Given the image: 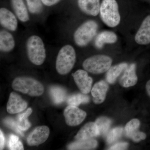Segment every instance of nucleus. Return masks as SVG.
I'll return each instance as SVG.
<instances>
[{"mask_svg": "<svg viewBox=\"0 0 150 150\" xmlns=\"http://www.w3.org/2000/svg\"><path fill=\"white\" fill-rule=\"evenodd\" d=\"M146 90L149 96L150 97V80L147 83L146 86Z\"/></svg>", "mask_w": 150, "mask_h": 150, "instance_id": "f704fd0d", "label": "nucleus"}, {"mask_svg": "<svg viewBox=\"0 0 150 150\" xmlns=\"http://www.w3.org/2000/svg\"><path fill=\"white\" fill-rule=\"evenodd\" d=\"M12 87L14 90L30 96H38L43 94V85L35 79L28 77H19L13 82Z\"/></svg>", "mask_w": 150, "mask_h": 150, "instance_id": "f257e3e1", "label": "nucleus"}, {"mask_svg": "<svg viewBox=\"0 0 150 150\" xmlns=\"http://www.w3.org/2000/svg\"><path fill=\"white\" fill-rule=\"evenodd\" d=\"M97 136H98V129L95 122H89L79 130L75 138L77 141H81L91 139Z\"/></svg>", "mask_w": 150, "mask_h": 150, "instance_id": "dca6fc26", "label": "nucleus"}, {"mask_svg": "<svg viewBox=\"0 0 150 150\" xmlns=\"http://www.w3.org/2000/svg\"><path fill=\"white\" fill-rule=\"evenodd\" d=\"M5 137L1 130L0 131V149H4L5 144Z\"/></svg>", "mask_w": 150, "mask_h": 150, "instance_id": "72a5a7b5", "label": "nucleus"}, {"mask_svg": "<svg viewBox=\"0 0 150 150\" xmlns=\"http://www.w3.org/2000/svg\"><path fill=\"white\" fill-rule=\"evenodd\" d=\"M15 43L13 36L6 30L0 32V49L3 52H9L14 47Z\"/></svg>", "mask_w": 150, "mask_h": 150, "instance_id": "a211bd4d", "label": "nucleus"}, {"mask_svg": "<svg viewBox=\"0 0 150 150\" xmlns=\"http://www.w3.org/2000/svg\"><path fill=\"white\" fill-rule=\"evenodd\" d=\"M109 86L106 82L100 81L94 85L91 90L93 101L96 104H100L104 102Z\"/></svg>", "mask_w": 150, "mask_h": 150, "instance_id": "ddd939ff", "label": "nucleus"}, {"mask_svg": "<svg viewBox=\"0 0 150 150\" xmlns=\"http://www.w3.org/2000/svg\"><path fill=\"white\" fill-rule=\"evenodd\" d=\"M100 13L102 21L109 27H115L120 23L121 17L115 0H103Z\"/></svg>", "mask_w": 150, "mask_h": 150, "instance_id": "7ed1b4c3", "label": "nucleus"}, {"mask_svg": "<svg viewBox=\"0 0 150 150\" xmlns=\"http://www.w3.org/2000/svg\"><path fill=\"white\" fill-rule=\"evenodd\" d=\"M98 129V136H104L110 128L111 121L106 117H100L95 121Z\"/></svg>", "mask_w": 150, "mask_h": 150, "instance_id": "5701e85b", "label": "nucleus"}, {"mask_svg": "<svg viewBox=\"0 0 150 150\" xmlns=\"http://www.w3.org/2000/svg\"><path fill=\"white\" fill-rule=\"evenodd\" d=\"M0 23L3 27L11 31H15L17 28L16 17L6 8H1L0 9Z\"/></svg>", "mask_w": 150, "mask_h": 150, "instance_id": "4468645a", "label": "nucleus"}, {"mask_svg": "<svg viewBox=\"0 0 150 150\" xmlns=\"http://www.w3.org/2000/svg\"><path fill=\"white\" fill-rule=\"evenodd\" d=\"M28 9L31 13H39L42 10V6L41 0H26Z\"/></svg>", "mask_w": 150, "mask_h": 150, "instance_id": "a878e982", "label": "nucleus"}, {"mask_svg": "<svg viewBox=\"0 0 150 150\" xmlns=\"http://www.w3.org/2000/svg\"><path fill=\"white\" fill-rule=\"evenodd\" d=\"M123 128L118 127L114 128L109 132L107 137V142L108 144H111L121 137L123 133Z\"/></svg>", "mask_w": 150, "mask_h": 150, "instance_id": "cd10ccee", "label": "nucleus"}, {"mask_svg": "<svg viewBox=\"0 0 150 150\" xmlns=\"http://www.w3.org/2000/svg\"><path fill=\"white\" fill-rule=\"evenodd\" d=\"M136 65L132 64L123 71L119 79V83L122 87L129 88L137 83L138 77L136 73Z\"/></svg>", "mask_w": 150, "mask_h": 150, "instance_id": "9d476101", "label": "nucleus"}, {"mask_svg": "<svg viewBox=\"0 0 150 150\" xmlns=\"http://www.w3.org/2000/svg\"><path fill=\"white\" fill-rule=\"evenodd\" d=\"M64 115L67 125L75 126L80 125L84 120L87 114L78 106L69 105L65 108Z\"/></svg>", "mask_w": 150, "mask_h": 150, "instance_id": "0eeeda50", "label": "nucleus"}, {"mask_svg": "<svg viewBox=\"0 0 150 150\" xmlns=\"http://www.w3.org/2000/svg\"><path fill=\"white\" fill-rule=\"evenodd\" d=\"M50 93L53 102L59 104L65 101L67 96V92L61 87L54 86L50 89Z\"/></svg>", "mask_w": 150, "mask_h": 150, "instance_id": "4be33fe9", "label": "nucleus"}, {"mask_svg": "<svg viewBox=\"0 0 150 150\" xmlns=\"http://www.w3.org/2000/svg\"><path fill=\"white\" fill-rule=\"evenodd\" d=\"M97 146L96 140L91 139L74 142L68 146V149L69 150H92L95 149Z\"/></svg>", "mask_w": 150, "mask_h": 150, "instance_id": "412c9836", "label": "nucleus"}, {"mask_svg": "<svg viewBox=\"0 0 150 150\" xmlns=\"http://www.w3.org/2000/svg\"><path fill=\"white\" fill-rule=\"evenodd\" d=\"M76 61V54L74 48L67 45L62 47L56 59V67L60 74H67L71 71Z\"/></svg>", "mask_w": 150, "mask_h": 150, "instance_id": "f03ea898", "label": "nucleus"}, {"mask_svg": "<svg viewBox=\"0 0 150 150\" xmlns=\"http://www.w3.org/2000/svg\"><path fill=\"white\" fill-rule=\"evenodd\" d=\"M90 97L86 94L78 93L70 96L67 99V103L70 105L78 106L81 104L87 103Z\"/></svg>", "mask_w": 150, "mask_h": 150, "instance_id": "393cba45", "label": "nucleus"}, {"mask_svg": "<svg viewBox=\"0 0 150 150\" xmlns=\"http://www.w3.org/2000/svg\"><path fill=\"white\" fill-rule=\"evenodd\" d=\"M75 83L82 93H88L91 91L93 79L87 72L83 70H77L72 74Z\"/></svg>", "mask_w": 150, "mask_h": 150, "instance_id": "6e6552de", "label": "nucleus"}, {"mask_svg": "<svg viewBox=\"0 0 150 150\" xmlns=\"http://www.w3.org/2000/svg\"><path fill=\"white\" fill-rule=\"evenodd\" d=\"M140 126V122L138 119L134 118L129 121L125 126L126 136L138 130Z\"/></svg>", "mask_w": 150, "mask_h": 150, "instance_id": "c85d7f7f", "label": "nucleus"}, {"mask_svg": "<svg viewBox=\"0 0 150 150\" xmlns=\"http://www.w3.org/2000/svg\"><path fill=\"white\" fill-rule=\"evenodd\" d=\"M135 40L140 45H147L150 43V15L143 21L135 35Z\"/></svg>", "mask_w": 150, "mask_h": 150, "instance_id": "f8f14e48", "label": "nucleus"}, {"mask_svg": "<svg viewBox=\"0 0 150 150\" xmlns=\"http://www.w3.org/2000/svg\"><path fill=\"white\" fill-rule=\"evenodd\" d=\"M117 39V35L114 33L109 31H103L97 36L95 45L96 48L100 49L105 43H115Z\"/></svg>", "mask_w": 150, "mask_h": 150, "instance_id": "f3484780", "label": "nucleus"}, {"mask_svg": "<svg viewBox=\"0 0 150 150\" xmlns=\"http://www.w3.org/2000/svg\"><path fill=\"white\" fill-rule=\"evenodd\" d=\"M126 137L130 138L134 142H138L142 140H145L146 137V135L145 133L137 130L127 135Z\"/></svg>", "mask_w": 150, "mask_h": 150, "instance_id": "7c9ffc66", "label": "nucleus"}, {"mask_svg": "<svg viewBox=\"0 0 150 150\" xmlns=\"http://www.w3.org/2000/svg\"><path fill=\"white\" fill-rule=\"evenodd\" d=\"M4 123L6 126H8L9 128H11L18 134H19L22 136H23V134L21 132V130L19 128L17 122L14 121L13 119L11 118H6L4 120Z\"/></svg>", "mask_w": 150, "mask_h": 150, "instance_id": "c756f323", "label": "nucleus"}, {"mask_svg": "<svg viewBox=\"0 0 150 150\" xmlns=\"http://www.w3.org/2000/svg\"><path fill=\"white\" fill-rule=\"evenodd\" d=\"M32 112V108H29L25 112L19 114L18 116V124L19 128L21 131H26L31 126L28 118Z\"/></svg>", "mask_w": 150, "mask_h": 150, "instance_id": "b1692460", "label": "nucleus"}, {"mask_svg": "<svg viewBox=\"0 0 150 150\" xmlns=\"http://www.w3.org/2000/svg\"><path fill=\"white\" fill-rule=\"evenodd\" d=\"M26 47L30 61L37 66L42 64L46 59V53L44 43L40 38L37 35L30 36L27 40Z\"/></svg>", "mask_w": 150, "mask_h": 150, "instance_id": "20e7f679", "label": "nucleus"}, {"mask_svg": "<svg viewBox=\"0 0 150 150\" xmlns=\"http://www.w3.org/2000/svg\"><path fill=\"white\" fill-rule=\"evenodd\" d=\"M27 102L15 92L11 93L7 105V110L10 114H16L24 110L27 107Z\"/></svg>", "mask_w": 150, "mask_h": 150, "instance_id": "9b49d317", "label": "nucleus"}, {"mask_svg": "<svg viewBox=\"0 0 150 150\" xmlns=\"http://www.w3.org/2000/svg\"><path fill=\"white\" fill-rule=\"evenodd\" d=\"M128 66V64L126 63H122L110 67L106 74V79L108 82L110 84L115 83L118 77Z\"/></svg>", "mask_w": 150, "mask_h": 150, "instance_id": "aec40b11", "label": "nucleus"}, {"mask_svg": "<svg viewBox=\"0 0 150 150\" xmlns=\"http://www.w3.org/2000/svg\"><path fill=\"white\" fill-rule=\"evenodd\" d=\"M8 146L10 149L12 150H21L24 149L23 145L19 139V137L13 134L10 136Z\"/></svg>", "mask_w": 150, "mask_h": 150, "instance_id": "bb28decb", "label": "nucleus"}, {"mask_svg": "<svg viewBox=\"0 0 150 150\" xmlns=\"http://www.w3.org/2000/svg\"><path fill=\"white\" fill-rule=\"evenodd\" d=\"M50 130L47 126H38L28 135L27 139L28 144L30 146H37L46 142L49 137Z\"/></svg>", "mask_w": 150, "mask_h": 150, "instance_id": "1a4fd4ad", "label": "nucleus"}, {"mask_svg": "<svg viewBox=\"0 0 150 150\" xmlns=\"http://www.w3.org/2000/svg\"><path fill=\"white\" fill-rule=\"evenodd\" d=\"M42 3L46 6H50L54 5L59 2L60 0H41Z\"/></svg>", "mask_w": 150, "mask_h": 150, "instance_id": "473e14b6", "label": "nucleus"}, {"mask_svg": "<svg viewBox=\"0 0 150 150\" xmlns=\"http://www.w3.org/2000/svg\"><path fill=\"white\" fill-rule=\"evenodd\" d=\"M11 3L15 12L21 21L24 22L29 20L27 9L23 0H11Z\"/></svg>", "mask_w": 150, "mask_h": 150, "instance_id": "6ab92c4d", "label": "nucleus"}, {"mask_svg": "<svg viewBox=\"0 0 150 150\" xmlns=\"http://www.w3.org/2000/svg\"><path fill=\"white\" fill-rule=\"evenodd\" d=\"M112 60L109 56L97 55L85 60L83 67L86 71L94 74H99L107 71L111 67Z\"/></svg>", "mask_w": 150, "mask_h": 150, "instance_id": "39448f33", "label": "nucleus"}, {"mask_svg": "<svg viewBox=\"0 0 150 150\" xmlns=\"http://www.w3.org/2000/svg\"><path fill=\"white\" fill-rule=\"evenodd\" d=\"M129 144L126 142L117 143L109 148V150H126L128 148Z\"/></svg>", "mask_w": 150, "mask_h": 150, "instance_id": "2f4dec72", "label": "nucleus"}, {"mask_svg": "<svg viewBox=\"0 0 150 150\" xmlns=\"http://www.w3.org/2000/svg\"><path fill=\"white\" fill-rule=\"evenodd\" d=\"M98 29V25L96 22L91 20L84 23L75 31V43L79 46H86L96 36Z\"/></svg>", "mask_w": 150, "mask_h": 150, "instance_id": "423d86ee", "label": "nucleus"}, {"mask_svg": "<svg viewBox=\"0 0 150 150\" xmlns=\"http://www.w3.org/2000/svg\"><path fill=\"white\" fill-rule=\"evenodd\" d=\"M81 10L89 15L95 16L100 12V0H78Z\"/></svg>", "mask_w": 150, "mask_h": 150, "instance_id": "2eb2a0df", "label": "nucleus"}]
</instances>
